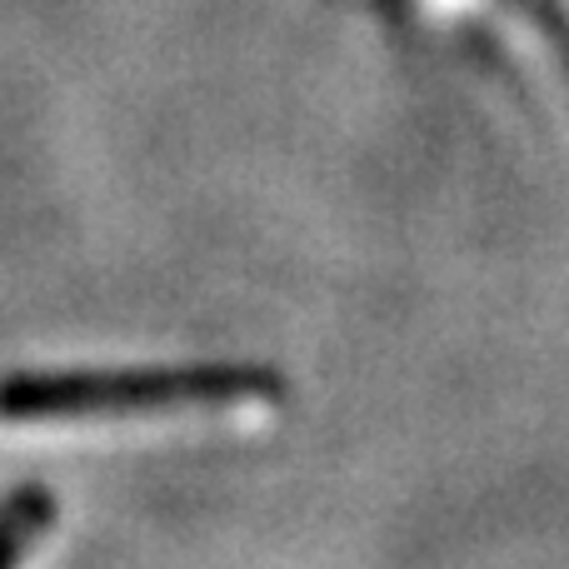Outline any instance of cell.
Instances as JSON below:
<instances>
[{"instance_id":"cell-1","label":"cell","mask_w":569,"mask_h":569,"mask_svg":"<svg viewBox=\"0 0 569 569\" xmlns=\"http://www.w3.org/2000/svg\"><path fill=\"white\" fill-rule=\"evenodd\" d=\"M284 375L256 360L126 365V370H10L0 375V425H86L146 415L226 410L284 400Z\"/></svg>"},{"instance_id":"cell-3","label":"cell","mask_w":569,"mask_h":569,"mask_svg":"<svg viewBox=\"0 0 569 569\" xmlns=\"http://www.w3.org/2000/svg\"><path fill=\"white\" fill-rule=\"evenodd\" d=\"M500 6L515 10V20L535 30V40L550 50L555 70H560V80L569 86V10L560 0H500Z\"/></svg>"},{"instance_id":"cell-2","label":"cell","mask_w":569,"mask_h":569,"mask_svg":"<svg viewBox=\"0 0 569 569\" xmlns=\"http://www.w3.org/2000/svg\"><path fill=\"white\" fill-rule=\"evenodd\" d=\"M56 490L46 480H20L0 495V569L26 560L50 530H56Z\"/></svg>"}]
</instances>
